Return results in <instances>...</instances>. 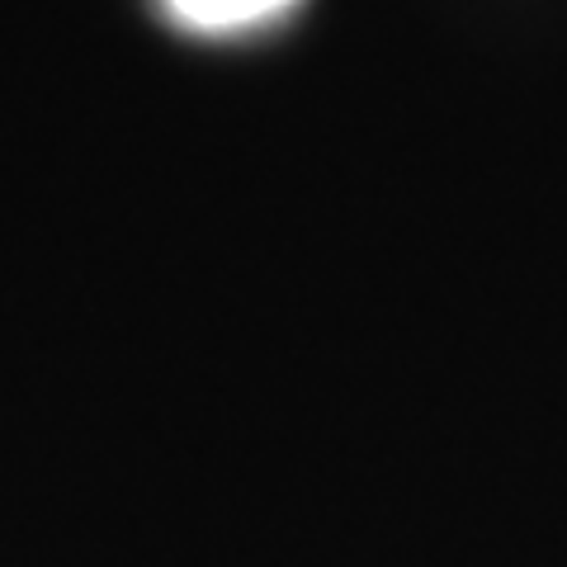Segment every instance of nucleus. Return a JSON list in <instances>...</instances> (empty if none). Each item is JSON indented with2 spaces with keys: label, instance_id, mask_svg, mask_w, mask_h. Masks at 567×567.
Returning <instances> with one entry per match:
<instances>
[{
  "label": "nucleus",
  "instance_id": "obj_1",
  "mask_svg": "<svg viewBox=\"0 0 567 567\" xmlns=\"http://www.w3.org/2000/svg\"><path fill=\"white\" fill-rule=\"evenodd\" d=\"M171 14L189 29L204 33H233V29H251L284 14L293 0H166Z\"/></svg>",
  "mask_w": 567,
  "mask_h": 567
}]
</instances>
